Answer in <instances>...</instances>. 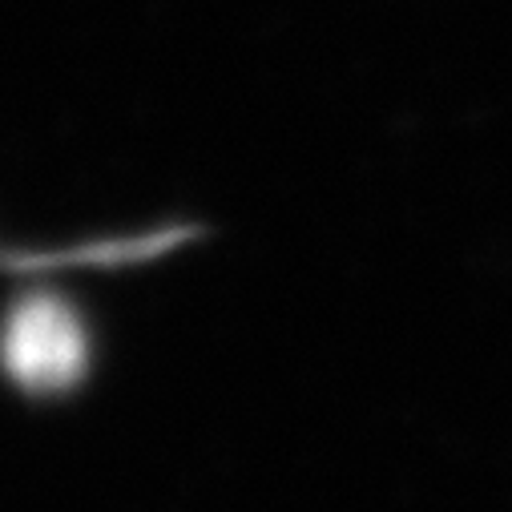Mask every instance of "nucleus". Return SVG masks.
<instances>
[{
    "label": "nucleus",
    "instance_id": "1",
    "mask_svg": "<svg viewBox=\"0 0 512 512\" xmlns=\"http://www.w3.org/2000/svg\"><path fill=\"white\" fill-rule=\"evenodd\" d=\"M89 359L77 315L49 295L25 299L9 319L5 363L9 375L29 392H61L81 379Z\"/></svg>",
    "mask_w": 512,
    "mask_h": 512
}]
</instances>
